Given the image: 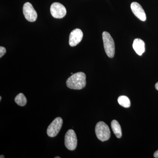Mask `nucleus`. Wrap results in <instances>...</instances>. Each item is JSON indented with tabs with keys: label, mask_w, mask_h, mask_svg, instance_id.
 Listing matches in <instances>:
<instances>
[{
	"label": "nucleus",
	"mask_w": 158,
	"mask_h": 158,
	"mask_svg": "<svg viewBox=\"0 0 158 158\" xmlns=\"http://www.w3.org/2000/svg\"><path fill=\"white\" fill-rule=\"evenodd\" d=\"M131 9L134 15L142 21H145L146 19V14L144 9L139 3L134 2L131 6Z\"/></svg>",
	"instance_id": "1a4fd4ad"
},
{
	"label": "nucleus",
	"mask_w": 158,
	"mask_h": 158,
	"mask_svg": "<svg viewBox=\"0 0 158 158\" xmlns=\"http://www.w3.org/2000/svg\"><path fill=\"white\" fill-rule=\"evenodd\" d=\"M2 100V97L0 96V101Z\"/></svg>",
	"instance_id": "6ab92c4d"
},
{
	"label": "nucleus",
	"mask_w": 158,
	"mask_h": 158,
	"mask_svg": "<svg viewBox=\"0 0 158 158\" xmlns=\"http://www.w3.org/2000/svg\"><path fill=\"white\" fill-rule=\"evenodd\" d=\"M71 74L72 75L73 74V73H71Z\"/></svg>",
	"instance_id": "aec40b11"
},
{
	"label": "nucleus",
	"mask_w": 158,
	"mask_h": 158,
	"mask_svg": "<svg viewBox=\"0 0 158 158\" xmlns=\"http://www.w3.org/2000/svg\"><path fill=\"white\" fill-rule=\"evenodd\" d=\"M50 11L52 16L56 19H62L66 14L65 7L62 4L59 2L53 3L51 5Z\"/></svg>",
	"instance_id": "423d86ee"
},
{
	"label": "nucleus",
	"mask_w": 158,
	"mask_h": 158,
	"mask_svg": "<svg viewBox=\"0 0 158 158\" xmlns=\"http://www.w3.org/2000/svg\"><path fill=\"white\" fill-rule=\"evenodd\" d=\"M154 156L155 158H158V150L156 151L154 153Z\"/></svg>",
	"instance_id": "2eb2a0df"
},
{
	"label": "nucleus",
	"mask_w": 158,
	"mask_h": 158,
	"mask_svg": "<svg viewBox=\"0 0 158 158\" xmlns=\"http://www.w3.org/2000/svg\"><path fill=\"white\" fill-rule=\"evenodd\" d=\"M55 158H60L61 157H60L59 156H57V157H55Z\"/></svg>",
	"instance_id": "a211bd4d"
},
{
	"label": "nucleus",
	"mask_w": 158,
	"mask_h": 158,
	"mask_svg": "<svg viewBox=\"0 0 158 158\" xmlns=\"http://www.w3.org/2000/svg\"><path fill=\"white\" fill-rule=\"evenodd\" d=\"M111 127L113 133L117 138H120L122 137V130L121 126L118 121L113 120L111 122Z\"/></svg>",
	"instance_id": "9b49d317"
},
{
	"label": "nucleus",
	"mask_w": 158,
	"mask_h": 158,
	"mask_svg": "<svg viewBox=\"0 0 158 158\" xmlns=\"http://www.w3.org/2000/svg\"><path fill=\"white\" fill-rule=\"evenodd\" d=\"M6 50L5 48L2 46L0 47V58H2L6 54Z\"/></svg>",
	"instance_id": "4468645a"
},
{
	"label": "nucleus",
	"mask_w": 158,
	"mask_h": 158,
	"mask_svg": "<svg viewBox=\"0 0 158 158\" xmlns=\"http://www.w3.org/2000/svg\"><path fill=\"white\" fill-rule=\"evenodd\" d=\"M0 158H5V157L4 156L1 155V156H0Z\"/></svg>",
	"instance_id": "f3484780"
},
{
	"label": "nucleus",
	"mask_w": 158,
	"mask_h": 158,
	"mask_svg": "<svg viewBox=\"0 0 158 158\" xmlns=\"http://www.w3.org/2000/svg\"><path fill=\"white\" fill-rule=\"evenodd\" d=\"M65 145L69 150H74L76 148L77 145V139L76 134L73 130H69L65 134Z\"/></svg>",
	"instance_id": "39448f33"
},
{
	"label": "nucleus",
	"mask_w": 158,
	"mask_h": 158,
	"mask_svg": "<svg viewBox=\"0 0 158 158\" xmlns=\"http://www.w3.org/2000/svg\"><path fill=\"white\" fill-rule=\"evenodd\" d=\"M118 104L125 108H129L131 106V102L128 98L125 96H120L118 98Z\"/></svg>",
	"instance_id": "ddd939ff"
},
{
	"label": "nucleus",
	"mask_w": 158,
	"mask_h": 158,
	"mask_svg": "<svg viewBox=\"0 0 158 158\" xmlns=\"http://www.w3.org/2000/svg\"><path fill=\"white\" fill-rule=\"evenodd\" d=\"M83 37V33L81 30L75 29L71 32L69 37V44L74 47L77 45L81 41Z\"/></svg>",
	"instance_id": "6e6552de"
},
{
	"label": "nucleus",
	"mask_w": 158,
	"mask_h": 158,
	"mask_svg": "<svg viewBox=\"0 0 158 158\" xmlns=\"http://www.w3.org/2000/svg\"><path fill=\"white\" fill-rule=\"evenodd\" d=\"M95 131L97 137L101 141H106L110 139L111 136L110 128L103 122L100 121L97 123Z\"/></svg>",
	"instance_id": "7ed1b4c3"
},
{
	"label": "nucleus",
	"mask_w": 158,
	"mask_h": 158,
	"mask_svg": "<svg viewBox=\"0 0 158 158\" xmlns=\"http://www.w3.org/2000/svg\"><path fill=\"white\" fill-rule=\"evenodd\" d=\"M23 13L26 19L29 22H33L37 19V12L30 2H26L23 5Z\"/></svg>",
	"instance_id": "0eeeda50"
},
{
	"label": "nucleus",
	"mask_w": 158,
	"mask_h": 158,
	"mask_svg": "<svg viewBox=\"0 0 158 158\" xmlns=\"http://www.w3.org/2000/svg\"><path fill=\"white\" fill-rule=\"evenodd\" d=\"M86 76L84 73L80 72L73 74L66 81L68 88L74 90H81L86 85Z\"/></svg>",
	"instance_id": "f257e3e1"
},
{
	"label": "nucleus",
	"mask_w": 158,
	"mask_h": 158,
	"mask_svg": "<svg viewBox=\"0 0 158 158\" xmlns=\"http://www.w3.org/2000/svg\"><path fill=\"white\" fill-rule=\"evenodd\" d=\"M155 88L157 90H158V82L156 84Z\"/></svg>",
	"instance_id": "dca6fc26"
},
{
	"label": "nucleus",
	"mask_w": 158,
	"mask_h": 158,
	"mask_svg": "<svg viewBox=\"0 0 158 158\" xmlns=\"http://www.w3.org/2000/svg\"><path fill=\"white\" fill-rule=\"evenodd\" d=\"M15 101L19 106H24L27 104V99L23 94L19 93L15 97Z\"/></svg>",
	"instance_id": "f8f14e48"
},
{
	"label": "nucleus",
	"mask_w": 158,
	"mask_h": 158,
	"mask_svg": "<svg viewBox=\"0 0 158 158\" xmlns=\"http://www.w3.org/2000/svg\"><path fill=\"white\" fill-rule=\"evenodd\" d=\"M102 39L105 52L109 58H113L115 53V43L113 38L107 32L102 33Z\"/></svg>",
	"instance_id": "f03ea898"
},
{
	"label": "nucleus",
	"mask_w": 158,
	"mask_h": 158,
	"mask_svg": "<svg viewBox=\"0 0 158 158\" xmlns=\"http://www.w3.org/2000/svg\"><path fill=\"white\" fill-rule=\"evenodd\" d=\"M63 120L62 118L58 117L55 118L49 125L47 130L48 135L51 138H54L56 136L62 128Z\"/></svg>",
	"instance_id": "20e7f679"
},
{
	"label": "nucleus",
	"mask_w": 158,
	"mask_h": 158,
	"mask_svg": "<svg viewBox=\"0 0 158 158\" xmlns=\"http://www.w3.org/2000/svg\"><path fill=\"white\" fill-rule=\"evenodd\" d=\"M133 48L136 53L141 56L145 51V44L142 40L137 38L135 39L133 44Z\"/></svg>",
	"instance_id": "9d476101"
}]
</instances>
